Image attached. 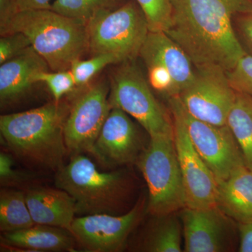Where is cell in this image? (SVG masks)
Masks as SVG:
<instances>
[{"mask_svg":"<svg viewBox=\"0 0 252 252\" xmlns=\"http://www.w3.org/2000/svg\"><path fill=\"white\" fill-rule=\"evenodd\" d=\"M171 22L165 32L185 51L195 69L229 72L245 55L234 18L252 11V0H171Z\"/></svg>","mask_w":252,"mask_h":252,"instance_id":"1","label":"cell"},{"mask_svg":"<svg viewBox=\"0 0 252 252\" xmlns=\"http://www.w3.org/2000/svg\"><path fill=\"white\" fill-rule=\"evenodd\" d=\"M66 109L59 102L0 117L3 140L17 157L44 168L60 170L68 150L64 136Z\"/></svg>","mask_w":252,"mask_h":252,"instance_id":"2","label":"cell"},{"mask_svg":"<svg viewBox=\"0 0 252 252\" xmlns=\"http://www.w3.org/2000/svg\"><path fill=\"white\" fill-rule=\"evenodd\" d=\"M21 32L53 71L67 70L89 51L86 23L51 9L18 11L1 35Z\"/></svg>","mask_w":252,"mask_h":252,"instance_id":"3","label":"cell"},{"mask_svg":"<svg viewBox=\"0 0 252 252\" xmlns=\"http://www.w3.org/2000/svg\"><path fill=\"white\" fill-rule=\"evenodd\" d=\"M55 184L74 199L77 216L126 213L123 210L130 190L127 176L122 171H100L83 154H74L58 170Z\"/></svg>","mask_w":252,"mask_h":252,"instance_id":"4","label":"cell"},{"mask_svg":"<svg viewBox=\"0 0 252 252\" xmlns=\"http://www.w3.org/2000/svg\"><path fill=\"white\" fill-rule=\"evenodd\" d=\"M91 56L112 54L121 63L140 56L149 32L147 18L137 1L96 14L86 23Z\"/></svg>","mask_w":252,"mask_h":252,"instance_id":"5","label":"cell"},{"mask_svg":"<svg viewBox=\"0 0 252 252\" xmlns=\"http://www.w3.org/2000/svg\"><path fill=\"white\" fill-rule=\"evenodd\" d=\"M139 165L148 187L147 209L152 215L165 216L186 207L174 134L150 138Z\"/></svg>","mask_w":252,"mask_h":252,"instance_id":"6","label":"cell"},{"mask_svg":"<svg viewBox=\"0 0 252 252\" xmlns=\"http://www.w3.org/2000/svg\"><path fill=\"white\" fill-rule=\"evenodd\" d=\"M109 101L133 117L150 138L173 135L172 116L156 98L148 81L132 61L122 63L111 77Z\"/></svg>","mask_w":252,"mask_h":252,"instance_id":"7","label":"cell"},{"mask_svg":"<svg viewBox=\"0 0 252 252\" xmlns=\"http://www.w3.org/2000/svg\"><path fill=\"white\" fill-rule=\"evenodd\" d=\"M169 105L170 110L178 114L183 121L192 144L217 183L247 167L240 146L228 126L212 125L192 117L178 96L170 97Z\"/></svg>","mask_w":252,"mask_h":252,"instance_id":"8","label":"cell"},{"mask_svg":"<svg viewBox=\"0 0 252 252\" xmlns=\"http://www.w3.org/2000/svg\"><path fill=\"white\" fill-rule=\"evenodd\" d=\"M140 56L147 67L149 85L169 98L180 95L195 77L191 61L165 32H149Z\"/></svg>","mask_w":252,"mask_h":252,"instance_id":"9","label":"cell"},{"mask_svg":"<svg viewBox=\"0 0 252 252\" xmlns=\"http://www.w3.org/2000/svg\"><path fill=\"white\" fill-rule=\"evenodd\" d=\"M236 94L225 71L209 67L195 69L193 81L178 97L192 117L212 125L225 126Z\"/></svg>","mask_w":252,"mask_h":252,"instance_id":"10","label":"cell"},{"mask_svg":"<svg viewBox=\"0 0 252 252\" xmlns=\"http://www.w3.org/2000/svg\"><path fill=\"white\" fill-rule=\"evenodd\" d=\"M109 93L110 87L101 81L89 87L73 104L64 126L68 152L91 153L112 108Z\"/></svg>","mask_w":252,"mask_h":252,"instance_id":"11","label":"cell"},{"mask_svg":"<svg viewBox=\"0 0 252 252\" xmlns=\"http://www.w3.org/2000/svg\"><path fill=\"white\" fill-rule=\"evenodd\" d=\"M144 207L145 200H142L122 215L94 214L76 217L69 232L86 251H121L142 218Z\"/></svg>","mask_w":252,"mask_h":252,"instance_id":"12","label":"cell"},{"mask_svg":"<svg viewBox=\"0 0 252 252\" xmlns=\"http://www.w3.org/2000/svg\"><path fill=\"white\" fill-rule=\"evenodd\" d=\"M170 111L174 140L185 189L186 207L203 209L217 206L218 183L190 141L183 121Z\"/></svg>","mask_w":252,"mask_h":252,"instance_id":"13","label":"cell"},{"mask_svg":"<svg viewBox=\"0 0 252 252\" xmlns=\"http://www.w3.org/2000/svg\"><path fill=\"white\" fill-rule=\"evenodd\" d=\"M182 214L185 250L187 252H220L230 250L233 220L218 207H185Z\"/></svg>","mask_w":252,"mask_h":252,"instance_id":"14","label":"cell"},{"mask_svg":"<svg viewBox=\"0 0 252 252\" xmlns=\"http://www.w3.org/2000/svg\"><path fill=\"white\" fill-rule=\"evenodd\" d=\"M142 148L140 135L128 114L112 107L91 154L108 167L135 161Z\"/></svg>","mask_w":252,"mask_h":252,"instance_id":"15","label":"cell"},{"mask_svg":"<svg viewBox=\"0 0 252 252\" xmlns=\"http://www.w3.org/2000/svg\"><path fill=\"white\" fill-rule=\"evenodd\" d=\"M49 69L47 63L32 46L23 54L0 64L1 107L19 100L36 84V75Z\"/></svg>","mask_w":252,"mask_h":252,"instance_id":"16","label":"cell"},{"mask_svg":"<svg viewBox=\"0 0 252 252\" xmlns=\"http://www.w3.org/2000/svg\"><path fill=\"white\" fill-rule=\"evenodd\" d=\"M26 198L35 224L70 230L77 216L74 199L63 189L34 187L26 191Z\"/></svg>","mask_w":252,"mask_h":252,"instance_id":"17","label":"cell"},{"mask_svg":"<svg viewBox=\"0 0 252 252\" xmlns=\"http://www.w3.org/2000/svg\"><path fill=\"white\" fill-rule=\"evenodd\" d=\"M1 238L6 249L23 252H73L76 242L69 230L41 224L2 233Z\"/></svg>","mask_w":252,"mask_h":252,"instance_id":"18","label":"cell"},{"mask_svg":"<svg viewBox=\"0 0 252 252\" xmlns=\"http://www.w3.org/2000/svg\"><path fill=\"white\" fill-rule=\"evenodd\" d=\"M217 205L238 223L252 221V170L243 167L218 183Z\"/></svg>","mask_w":252,"mask_h":252,"instance_id":"19","label":"cell"},{"mask_svg":"<svg viewBox=\"0 0 252 252\" xmlns=\"http://www.w3.org/2000/svg\"><path fill=\"white\" fill-rule=\"evenodd\" d=\"M226 125L240 146L246 166L252 170V96L237 92Z\"/></svg>","mask_w":252,"mask_h":252,"instance_id":"20","label":"cell"},{"mask_svg":"<svg viewBox=\"0 0 252 252\" xmlns=\"http://www.w3.org/2000/svg\"><path fill=\"white\" fill-rule=\"evenodd\" d=\"M35 224L28 208L26 192L1 189L0 193V230L1 233L25 229Z\"/></svg>","mask_w":252,"mask_h":252,"instance_id":"21","label":"cell"},{"mask_svg":"<svg viewBox=\"0 0 252 252\" xmlns=\"http://www.w3.org/2000/svg\"><path fill=\"white\" fill-rule=\"evenodd\" d=\"M174 214L158 217L157 224L143 243L142 250L149 252H180L182 228Z\"/></svg>","mask_w":252,"mask_h":252,"instance_id":"22","label":"cell"},{"mask_svg":"<svg viewBox=\"0 0 252 252\" xmlns=\"http://www.w3.org/2000/svg\"><path fill=\"white\" fill-rule=\"evenodd\" d=\"M124 0H55L51 9L67 17L87 23L96 14L105 10L115 9Z\"/></svg>","mask_w":252,"mask_h":252,"instance_id":"23","label":"cell"},{"mask_svg":"<svg viewBox=\"0 0 252 252\" xmlns=\"http://www.w3.org/2000/svg\"><path fill=\"white\" fill-rule=\"evenodd\" d=\"M117 63H121L117 56L112 54H100L92 56L91 59L75 60L69 69L72 73L76 86H82L88 84L104 67Z\"/></svg>","mask_w":252,"mask_h":252,"instance_id":"24","label":"cell"},{"mask_svg":"<svg viewBox=\"0 0 252 252\" xmlns=\"http://www.w3.org/2000/svg\"><path fill=\"white\" fill-rule=\"evenodd\" d=\"M148 23L150 32H165L171 22V0H135Z\"/></svg>","mask_w":252,"mask_h":252,"instance_id":"25","label":"cell"},{"mask_svg":"<svg viewBox=\"0 0 252 252\" xmlns=\"http://www.w3.org/2000/svg\"><path fill=\"white\" fill-rule=\"evenodd\" d=\"M36 83H44L52 94L55 102H59L63 96L73 90L76 84L70 69L63 71H42L36 75Z\"/></svg>","mask_w":252,"mask_h":252,"instance_id":"26","label":"cell"},{"mask_svg":"<svg viewBox=\"0 0 252 252\" xmlns=\"http://www.w3.org/2000/svg\"><path fill=\"white\" fill-rule=\"evenodd\" d=\"M230 85L237 92L252 96V56L247 54L227 72Z\"/></svg>","mask_w":252,"mask_h":252,"instance_id":"27","label":"cell"},{"mask_svg":"<svg viewBox=\"0 0 252 252\" xmlns=\"http://www.w3.org/2000/svg\"><path fill=\"white\" fill-rule=\"evenodd\" d=\"M31 47V41L23 33L3 34L0 39V64L23 54Z\"/></svg>","mask_w":252,"mask_h":252,"instance_id":"28","label":"cell"},{"mask_svg":"<svg viewBox=\"0 0 252 252\" xmlns=\"http://www.w3.org/2000/svg\"><path fill=\"white\" fill-rule=\"evenodd\" d=\"M234 26L245 51L252 56V11L235 16Z\"/></svg>","mask_w":252,"mask_h":252,"instance_id":"29","label":"cell"},{"mask_svg":"<svg viewBox=\"0 0 252 252\" xmlns=\"http://www.w3.org/2000/svg\"><path fill=\"white\" fill-rule=\"evenodd\" d=\"M26 178L21 172L14 169L12 158L5 152L0 154V182L1 185H14Z\"/></svg>","mask_w":252,"mask_h":252,"instance_id":"30","label":"cell"},{"mask_svg":"<svg viewBox=\"0 0 252 252\" xmlns=\"http://www.w3.org/2000/svg\"><path fill=\"white\" fill-rule=\"evenodd\" d=\"M18 12L17 0H0V31L7 27Z\"/></svg>","mask_w":252,"mask_h":252,"instance_id":"31","label":"cell"},{"mask_svg":"<svg viewBox=\"0 0 252 252\" xmlns=\"http://www.w3.org/2000/svg\"><path fill=\"white\" fill-rule=\"evenodd\" d=\"M239 252H252V221L239 223Z\"/></svg>","mask_w":252,"mask_h":252,"instance_id":"32","label":"cell"},{"mask_svg":"<svg viewBox=\"0 0 252 252\" xmlns=\"http://www.w3.org/2000/svg\"><path fill=\"white\" fill-rule=\"evenodd\" d=\"M51 0H17L18 11L25 10L51 9Z\"/></svg>","mask_w":252,"mask_h":252,"instance_id":"33","label":"cell"}]
</instances>
